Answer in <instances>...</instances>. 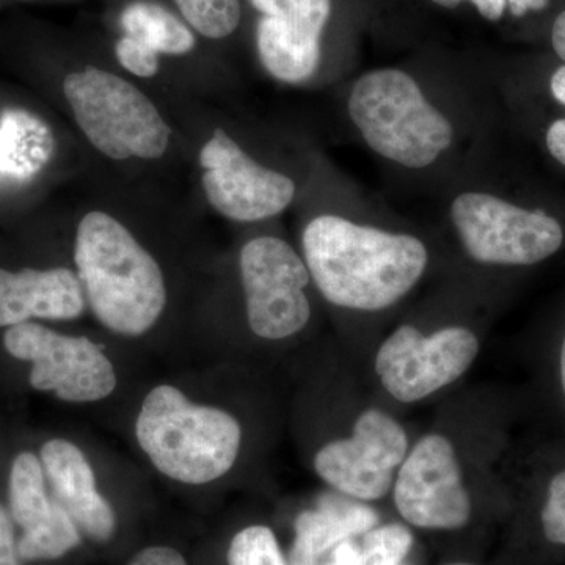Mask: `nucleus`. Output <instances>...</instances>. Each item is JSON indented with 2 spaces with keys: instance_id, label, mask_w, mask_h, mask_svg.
Here are the masks:
<instances>
[{
  "instance_id": "nucleus-1",
  "label": "nucleus",
  "mask_w": 565,
  "mask_h": 565,
  "mask_svg": "<svg viewBox=\"0 0 565 565\" xmlns=\"http://www.w3.org/2000/svg\"><path fill=\"white\" fill-rule=\"evenodd\" d=\"M302 245L305 264L323 299L345 310L393 307L418 285L429 263L418 237L333 214L308 223Z\"/></svg>"
},
{
  "instance_id": "nucleus-2",
  "label": "nucleus",
  "mask_w": 565,
  "mask_h": 565,
  "mask_svg": "<svg viewBox=\"0 0 565 565\" xmlns=\"http://www.w3.org/2000/svg\"><path fill=\"white\" fill-rule=\"evenodd\" d=\"M74 263L93 316L111 333L141 337L161 319L167 305L161 266L114 215L92 211L82 217Z\"/></svg>"
},
{
  "instance_id": "nucleus-3",
  "label": "nucleus",
  "mask_w": 565,
  "mask_h": 565,
  "mask_svg": "<svg viewBox=\"0 0 565 565\" xmlns=\"http://www.w3.org/2000/svg\"><path fill=\"white\" fill-rule=\"evenodd\" d=\"M136 437L159 473L181 484L204 486L236 463L243 427L223 408L192 403L177 386L158 385L141 404Z\"/></svg>"
},
{
  "instance_id": "nucleus-4",
  "label": "nucleus",
  "mask_w": 565,
  "mask_h": 565,
  "mask_svg": "<svg viewBox=\"0 0 565 565\" xmlns=\"http://www.w3.org/2000/svg\"><path fill=\"white\" fill-rule=\"evenodd\" d=\"M349 117L367 147L405 169H424L452 145L455 129L403 70L370 71L353 82Z\"/></svg>"
},
{
  "instance_id": "nucleus-5",
  "label": "nucleus",
  "mask_w": 565,
  "mask_h": 565,
  "mask_svg": "<svg viewBox=\"0 0 565 565\" xmlns=\"http://www.w3.org/2000/svg\"><path fill=\"white\" fill-rule=\"evenodd\" d=\"M63 93L81 131L106 158L150 161L166 154L172 129L131 82L87 66L65 77Z\"/></svg>"
},
{
  "instance_id": "nucleus-6",
  "label": "nucleus",
  "mask_w": 565,
  "mask_h": 565,
  "mask_svg": "<svg viewBox=\"0 0 565 565\" xmlns=\"http://www.w3.org/2000/svg\"><path fill=\"white\" fill-rule=\"evenodd\" d=\"M449 217L465 252L482 264L533 266L555 255L564 243L563 226L555 217L490 193H460Z\"/></svg>"
},
{
  "instance_id": "nucleus-7",
  "label": "nucleus",
  "mask_w": 565,
  "mask_h": 565,
  "mask_svg": "<svg viewBox=\"0 0 565 565\" xmlns=\"http://www.w3.org/2000/svg\"><path fill=\"white\" fill-rule=\"evenodd\" d=\"M3 345L14 359L32 363L29 381L33 388L65 403H99L117 388L114 363L90 338L24 322L7 329Z\"/></svg>"
},
{
  "instance_id": "nucleus-8",
  "label": "nucleus",
  "mask_w": 565,
  "mask_h": 565,
  "mask_svg": "<svg viewBox=\"0 0 565 565\" xmlns=\"http://www.w3.org/2000/svg\"><path fill=\"white\" fill-rule=\"evenodd\" d=\"M248 327L263 340H286L311 318L305 289L311 280L299 253L280 237L248 241L239 256Z\"/></svg>"
},
{
  "instance_id": "nucleus-9",
  "label": "nucleus",
  "mask_w": 565,
  "mask_h": 565,
  "mask_svg": "<svg viewBox=\"0 0 565 565\" xmlns=\"http://www.w3.org/2000/svg\"><path fill=\"white\" fill-rule=\"evenodd\" d=\"M478 353V337L465 327L426 337L415 327L401 326L379 348L375 373L394 399L418 403L459 381Z\"/></svg>"
},
{
  "instance_id": "nucleus-10",
  "label": "nucleus",
  "mask_w": 565,
  "mask_h": 565,
  "mask_svg": "<svg viewBox=\"0 0 565 565\" xmlns=\"http://www.w3.org/2000/svg\"><path fill=\"white\" fill-rule=\"evenodd\" d=\"M408 455V437L392 415L367 408L351 437L330 441L315 457V470L337 492L360 501L384 498Z\"/></svg>"
},
{
  "instance_id": "nucleus-11",
  "label": "nucleus",
  "mask_w": 565,
  "mask_h": 565,
  "mask_svg": "<svg viewBox=\"0 0 565 565\" xmlns=\"http://www.w3.org/2000/svg\"><path fill=\"white\" fill-rule=\"evenodd\" d=\"M202 185L207 202L234 222L275 217L292 203L296 182L256 162L223 129H215L200 151Z\"/></svg>"
},
{
  "instance_id": "nucleus-12",
  "label": "nucleus",
  "mask_w": 565,
  "mask_h": 565,
  "mask_svg": "<svg viewBox=\"0 0 565 565\" xmlns=\"http://www.w3.org/2000/svg\"><path fill=\"white\" fill-rule=\"evenodd\" d=\"M394 503L405 522L424 530H459L471 516L456 448L440 434L424 435L394 481Z\"/></svg>"
},
{
  "instance_id": "nucleus-13",
  "label": "nucleus",
  "mask_w": 565,
  "mask_h": 565,
  "mask_svg": "<svg viewBox=\"0 0 565 565\" xmlns=\"http://www.w3.org/2000/svg\"><path fill=\"white\" fill-rule=\"evenodd\" d=\"M262 13L256 44L264 68L286 84L310 79L321 63L332 0H250Z\"/></svg>"
},
{
  "instance_id": "nucleus-14",
  "label": "nucleus",
  "mask_w": 565,
  "mask_h": 565,
  "mask_svg": "<svg viewBox=\"0 0 565 565\" xmlns=\"http://www.w3.org/2000/svg\"><path fill=\"white\" fill-rule=\"evenodd\" d=\"M87 300L79 277L66 267L7 270L0 267V327L71 321L84 315Z\"/></svg>"
},
{
  "instance_id": "nucleus-15",
  "label": "nucleus",
  "mask_w": 565,
  "mask_h": 565,
  "mask_svg": "<svg viewBox=\"0 0 565 565\" xmlns=\"http://www.w3.org/2000/svg\"><path fill=\"white\" fill-rule=\"evenodd\" d=\"M41 463L55 500L92 541H110L117 526L114 509L96 487L95 471L79 446L54 438L41 446Z\"/></svg>"
},
{
  "instance_id": "nucleus-16",
  "label": "nucleus",
  "mask_w": 565,
  "mask_h": 565,
  "mask_svg": "<svg viewBox=\"0 0 565 565\" xmlns=\"http://www.w3.org/2000/svg\"><path fill=\"white\" fill-rule=\"evenodd\" d=\"M377 522V512L362 501L343 493L323 494L318 508L297 516L289 565H319L326 553L353 535L366 534Z\"/></svg>"
},
{
  "instance_id": "nucleus-17",
  "label": "nucleus",
  "mask_w": 565,
  "mask_h": 565,
  "mask_svg": "<svg viewBox=\"0 0 565 565\" xmlns=\"http://www.w3.org/2000/svg\"><path fill=\"white\" fill-rule=\"evenodd\" d=\"M125 35L158 54L184 55L195 46V36L184 22L158 3L134 2L121 13Z\"/></svg>"
},
{
  "instance_id": "nucleus-18",
  "label": "nucleus",
  "mask_w": 565,
  "mask_h": 565,
  "mask_svg": "<svg viewBox=\"0 0 565 565\" xmlns=\"http://www.w3.org/2000/svg\"><path fill=\"white\" fill-rule=\"evenodd\" d=\"M9 503L11 519L22 531L39 525L51 514L54 498L46 492L43 463L32 452H21L11 465Z\"/></svg>"
},
{
  "instance_id": "nucleus-19",
  "label": "nucleus",
  "mask_w": 565,
  "mask_h": 565,
  "mask_svg": "<svg viewBox=\"0 0 565 565\" xmlns=\"http://www.w3.org/2000/svg\"><path fill=\"white\" fill-rule=\"evenodd\" d=\"M81 545V530L54 498L51 514L18 541L22 561H54Z\"/></svg>"
},
{
  "instance_id": "nucleus-20",
  "label": "nucleus",
  "mask_w": 565,
  "mask_h": 565,
  "mask_svg": "<svg viewBox=\"0 0 565 565\" xmlns=\"http://www.w3.org/2000/svg\"><path fill=\"white\" fill-rule=\"evenodd\" d=\"M184 20L206 39L232 35L241 22L239 0H174Z\"/></svg>"
},
{
  "instance_id": "nucleus-21",
  "label": "nucleus",
  "mask_w": 565,
  "mask_h": 565,
  "mask_svg": "<svg viewBox=\"0 0 565 565\" xmlns=\"http://www.w3.org/2000/svg\"><path fill=\"white\" fill-rule=\"evenodd\" d=\"M226 559L228 565H288L273 530L262 525L234 535Z\"/></svg>"
},
{
  "instance_id": "nucleus-22",
  "label": "nucleus",
  "mask_w": 565,
  "mask_h": 565,
  "mask_svg": "<svg viewBox=\"0 0 565 565\" xmlns=\"http://www.w3.org/2000/svg\"><path fill=\"white\" fill-rule=\"evenodd\" d=\"M412 545L414 535L403 525L373 527L360 545L362 565H403Z\"/></svg>"
},
{
  "instance_id": "nucleus-23",
  "label": "nucleus",
  "mask_w": 565,
  "mask_h": 565,
  "mask_svg": "<svg viewBox=\"0 0 565 565\" xmlns=\"http://www.w3.org/2000/svg\"><path fill=\"white\" fill-rule=\"evenodd\" d=\"M541 520L545 537L552 544L565 546V470L550 481Z\"/></svg>"
},
{
  "instance_id": "nucleus-24",
  "label": "nucleus",
  "mask_w": 565,
  "mask_h": 565,
  "mask_svg": "<svg viewBox=\"0 0 565 565\" xmlns=\"http://www.w3.org/2000/svg\"><path fill=\"white\" fill-rule=\"evenodd\" d=\"M118 62L122 68L132 73L134 76L152 77L159 71V54L145 46L143 43L125 35L118 40L115 46Z\"/></svg>"
},
{
  "instance_id": "nucleus-25",
  "label": "nucleus",
  "mask_w": 565,
  "mask_h": 565,
  "mask_svg": "<svg viewBox=\"0 0 565 565\" xmlns=\"http://www.w3.org/2000/svg\"><path fill=\"white\" fill-rule=\"evenodd\" d=\"M550 90H552L553 98L565 106V65L559 66L553 73L552 81H550ZM545 140L550 154L565 167V118L550 125Z\"/></svg>"
},
{
  "instance_id": "nucleus-26",
  "label": "nucleus",
  "mask_w": 565,
  "mask_h": 565,
  "mask_svg": "<svg viewBox=\"0 0 565 565\" xmlns=\"http://www.w3.org/2000/svg\"><path fill=\"white\" fill-rule=\"evenodd\" d=\"M13 523L10 512L0 504V565H21Z\"/></svg>"
},
{
  "instance_id": "nucleus-27",
  "label": "nucleus",
  "mask_w": 565,
  "mask_h": 565,
  "mask_svg": "<svg viewBox=\"0 0 565 565\" xmlns=\"http://www.w3.org/2000/svg\"><path fill=\"white\" fill-rule=\"evenodd\" d=\"M128 565H188L184 556L170 546H148L132 557Z\"/></svg>"
},
{
  "instance_id": "nucleus-28",
  "label": "nucleus",
  "mask_w": 565,
  "mask_h": 565,
  "mask_svg": "<svg viewBox=\"0 0 565 565\" xmlns=\"http://www.w3.org/2000/svg\"><path fill=\"white\" fill-rule=\"evenodd\" d=\"M326 565H362L360 546L352 541L343 542L333 550L332 557Z\"/></svg>"
},
{
  "instance_id": "nucleus-29",
  "label": "nucleus",
  "mask_w": 565,
  "mask_h": 565,
  "mask_svg": "<svg viewBox=\"0 0 565 565\" xmlns=\"http://www.w3.org/2000/svg\"><path fill=\"white\" fill-rule=\"evenodd\" d=\"M476 10L486 18L487 21L497 22L503 18L508 2L505 0H470Z\"/></svg>"
},
{
  "instance_id": "nucleus-30",
  "label": "nucleus",
  "mask_w": 565,
  "mask_h": 565,
  "mask_svg": "<svg viewBox=\"0 0 565 565\" xmlns=\"http://www.w3.org/2000/svg\"><path fill=\"white\" fill-rule=\"evenodd\" d=\"M512 17L522 18L530 11H542L550 6V0H505Z\"/></svg>"
},
{
  "instance_id": "nucleus-31",
  "label": "nucleus",
  "mask_w": 565,
  "mask_h": 565,
  "mask_svg": "<svg viewBox=\"0 0 565 565\" xmlns=\"http://www.w3.org/2000/svg\"><path fill=\"white\" fill-rule=\"evenodd\" d=\"M552 44L557 57H559L565 65V10L556 18L555 24H553Z\"/></svg>"
},
{
  "instance_id": "nucleus-32",
  "label": "nucleus",
  "mask_w": 565,
  "mask_h": 565,
  "mask_svg": "<svg viewBox=\"0 0 565 565\" xmlns=\"http://www.w3.org/2000/svg\"><path fill=\"white\" fill-rule=\"evenodd\" d=\"M559 370H561V384H563V392H564V396H565V338H564L563 348H561Z\"/></svg>"
},
{
  "instance_id": "nucleus-33",
  "label": "nucleus",
  "mask_w": 565,
  "mask_h": 565,
  "mask_svg": "<svg viewBox=\"0 0 565 565\" xmlns=\"http://www.w3.org/2000/svg\"><path fill=\"white\" fill-rule=\"evenodd\" d=\"M437 6L445 7V9H456L463 0H433Z\"/></svg>"
},
{
  "instance_id": "nucleus-34",
  "label": "nucleus",
  "mask_w": 565,
  "mask_h": 565,
  "mask_svg": "<svg viewBox=\"0 0 565 565\" xmlns=\"http://www.w3.org/2000/svg\"><path fill=\"white\" fill-rule=\"evenodd\" d=\"M448 565H471V564L457 563V564H448Z\"/></svg>"
},
{
  "instance_id": "nucleus-35",
  "label": "nucleus",
  "mask_w": 565,
  "mask_h": 565,
  "mask_svg": "<svg viewBox=\"0 0 565 565\" xmlns=\"http://www.w3.org/2000/svg\"><path fill=\"white\" fill-rule=\"evenodd\" d=\"M404 565V564H403Z\"/></svg>"
}]
</instances>
